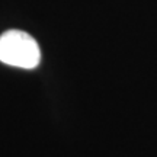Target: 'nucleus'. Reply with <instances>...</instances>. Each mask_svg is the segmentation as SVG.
<instances>
[{
	"label": "nucleus",
	"mask_w": 157,
	"mask_h": 157,
	"mask_svg": "<svg viewBox=\"0 0 157 157\" xmlns=\"http://www.w3.org/2000/svg\"><path fill=\"white\" fill-rule=\"evenodd\" d=\"M0 61L17 68L31 70L41 61L38 42L29 34L10 29L0 35Z\"/></svg>",
	"instance_id": "f257e3e1"
}]
</instances>
